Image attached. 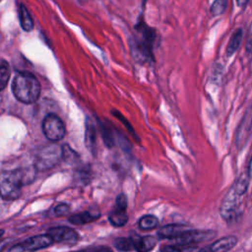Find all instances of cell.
I'll return each instance as SVG.
<instances>
[{
  "label": "cell",
  "mask_w": 252,
  "mask_h": 252,
  "mask_svg": "<svg viewBox=\"0 0 252 252\" xmlns=\"http://www.w3.org/2000/svg\"><path fill=\"white\" fill-rule=\"evenodd\" d=\"M30 168H19L0 173V195L5 200H15L21 195L23 185L33 179Z\"/></svg>",
  "instance_id": "6da1fadb"
},
{
  "label": "cell",
  "mask_w": 252,
  "mask_h": 252,
  "mask_svg": "<svg viewBox=\"0 0 252 252\" xmlns=\"http://www.w3.org/2000/svg\"><path fill=\"white\" fill-rule=\"evenodd\" d=\"M12 91L18 100L23 103H32L37 100L40 94L38 80L31 73H18L12 85Z\"/></svg>",
  "instance_id": "7a4b0ae2"
},
{
  "label": "cell",
  "mask_w": 252,
  "mask_h": 252,
  "mask_svg": "<svg viewBox=\"0 0 252 252\" xmlns=\"http://www.w3.org/2000/svg\"><path fill=\"white\" fill-rule=\"evenodd\" d=\"M241 198L242 196L238 195L231 186L223 198L220 208V215L223 220L230 223L235 222L240 218L242 215Z\"/></svg>",
  "instance_id": "3957f363"
},
{
  "label": "cell",
  "mask_w": 252,
  "mask_h": 252,
  "mask_svg": "<svg viewBox=\"0 0 252 252\" xmlns=\"http://www.w3.org/2000/svg\"><path fill=\"white\" fill-rule=\"evenodd\" d=\"M217 235V231L213 229H187L180 236L172 239L173 244L177 245H193L213 239Z\"/></svg>",
  "instance_id": "277c9868"
},
{
  "label": "cell",
  "mask_w": 252,
  "mask_h": 252,
  "mask_svg": "<svg viewBox=\"0 0 252 252\" xmlns=\"http://www.w3.org/2000/svg\"><path fill=\"white\" fill-rule=\"evenodd\" d=\"M42 131L49 141L57 142L64 138L66 128L61 118L55 114H48L42 121Z\"/></svg>",
  "instance_id": "5b68a950"
},
{
  "label": "cell",
  "mask_w": 252,
  "mask_h": 252,
  "mask_svg": "<svg viewBox=\"0 0 252 252\" xmlns=\"http://www.w3.org/2000/svg\"><path fill=\"white\" fill-rule=\"evenodd\" d=\"M62 157V149H59L56 145H50L41 150L36 158L35 166L40 169H48L54 166Z\"/></svg>",
  "instance_id": "8992f818"
},
{
  "label": "cell",
  "mask_w": 252,
  "mask_h": 252,
  "mask_svg": "<svg viewBox=\"0 0 252 252\" xmlns=\"http://www.w3.org/2000/svg\"><path fill=\"white\" fill-rule=\"evenodd\" d=\"M252 132V106L249 107L243 115L235 134V145L240 150L248 142Z\"/></svg>",
  "instance_id": "52a82bcc"
},
{
  "label": "cell",
  "mask_w": 252,
  "mask_h": 252,
  "mask_svg": "<svg viewBox=\"0 0 252 252\" xmlns=\"http://www.w3.org/2000/svg\"><path fill=\"white\" fill-rule=\"evenodd\" d=\"M53 243L52 238L49 236V234H41L30 237L23 241L22 243L17 244L16 246L12 247L11 250H18V251H34L39 250L45 247L50 246Z\"/></svg>",
  "instance_id": "ba28073f"
},
{
  "label": "cell",
  "mask_w": 252,
  "mask_h": 252,
  "mask_svg": "<svg viewBox=\"0 0 252 252\" xmlns=\"http://www.w3.org/2000/svg\"><path fill=\"white\" fill-rule=\"evenodd\" d=\"M47 233L52 238L53 242L64 243L68 245H73L77 243L79 239L78 233L74 229L67 226H58L50 228L47 231Z\"/></svg>",
  "instance_id": "9c48e42d"
},
{
  "label": "cell",
  "mask_w": 252,
  "mask_h": 252,
  "mask_svg": "<svg viewBox=\"0 0 252 252\" xmlns=\"http://www.w3.org/2000/svg\"><path fill=\"white\" fill-rule=\"evenodd\" d=\"M236 244H237V238L234 235H228V236H224L217 239L212 244H210L205 248H202L201 250L212 251V252H225L234 248Z\"/></svg>",
  "instance_id": "30bf717a"
},
{
  "label": "cell",
  "mask_w": 252,
  "mask_h": 252,
  "mask_svg": "<svg viewBox=\"0 0 252 252\" xmlns=\"http://www.w3.org/2000/svg\"><path fill=\"white\" fill-rule=\"evenodd\" d=\"M189 227L182 223H169L161 226L158 231V238L161 239H174L185 232Z\"/></svg>",
  "instance_id": "8fae6325"
},
{
  "label": "cell",
  "mask_w": 252,
  "mask_h": 252,
  "mask_svg": "<svg viewBox=\"0 0 252 252\" xmlns=\"http://www.w3.org/2000/svg\"><path fill=\"white\" fill-rule=\"evenodd\" d=\"M134 243L135 250L137 251H149L155 247L157 244V238L152 235H146V236H140V235H135L131 237Z\"/></svg>",
  "instance_id": "7c38bea8"
},
{
  "label": "cell",
  "mask_w": 252,
  "mask_h": 252,
  "mask_svg": "<svg viewBox=\"0 0 252 252\" xmlns=\"http://www.w3.org/2000/svg\"><path fill=\"white\" fill-rule=\"evenodd\" d=\"M242 38H243V30L241 28H238L234 31V32L230 36V39L226 47V56L230 57L237 51V49L241 44Z\"/></svg>",
  "instance_id": "4fadbf2b"
},
{
  "label": "cell",
  "mask_w": 252,
  "mask_h": 252,
  "mask_svg": "<svg viewBox=\"0 0 252 252\" xmlns=\"http://www.w3.org/2000/svg\"><path fill=\"white\" fill-rule=\"evenodd\" d=\"M249 181H250V176H249V173L248 171H243L241 172L238 177L235 179L234 183L232 184V187L234 189V191L240 195V196H243L247 189H248V186H249Z\"/></svg>",
  "instance_id": "5bb4252c"
},
{
  "label": "cell",
  "mask_w": 252,
  "mask_h": 252,
  "mask_svg": "<svg viewBox=\"0 0 252 252\" xmlns=\"http://www.w3.org/2000/svg\"><path fill=\"white\" fill-rule=\"evenodd\" d=\"M100 216L99 212L94 214L92 212H84V213H80L77 215H73L69 218V221L75 224H85L91 221H94V220L98 219Z\"/></svg>",
  "instance_id": "9a60e30c"
},
{
  "label": "cell",
  "mask_w": 252,
  "mask_h": 252,
  "mask_svg": "<svg viewBox=\"0 0 252 252\" xmlns=\"http://www.w3.org/2000/svg\"><path fill=\"white\" fill-rule=\"evenodd\" d=\"M108 220L112 225L122 226L126 224V222L128 221V216L126 214V211L118 210L115 208L110 212L108 216Z\"/></svg>",
  "instance_id": "2e32d148"
},
{
  "label": "cell",
  "mask_w": 252,
  "mask_h": 252,
  "mask_svg": "<svg viewBox=\"0 0 252 252\" xmlns=\"http://www.w3.org/2000/svg\"><path fill=\"white\" fill-rule=\"evenodd\" d=\"M19 17H20V22L22 25V28L25 31H32L33 28V22L32 19L27 10V8L24 5L20 6L19 9Z\"/></svg>",
  "instance_id": "e0dca14e"
},
{
  "label": "cell",
  "mask_w": 252,
  "mask_h": 252,
  "mask_svg": "<svg viewBox=\"0 0 252 252\" xmlns=\"http://www.w3.org/2000/svg\"><path fill=\"white\" fill-rule=\"evenodd\" d=\"M158 225V220L153 215H146L139 220V227L143 230H151Z\"/></svg>",
  "instance_id": "ac0fdd59"
},
{
  "label": "cell",
  "mask_w": 252,
  "mask_h": 252,
  "mask_svg": "<svg viewBox=\"0 0 252 252\" xmlns=\"http://www.w3.org/2000/svg\"><path fill=\"white\" fill-rule=\"evenodd\" d=\"M10 76H11L10 66L6 61L2 60L0 62V92L6 88L9 82Z\"/></svg>",
  "instance_id": "d6986e66"
},
{
  "label": "cell",
  "mask_w": 252,
  "mask_h": 252,
  "mask_svg": "<svg viewBox=\"0 0 252 252\" xmlns=\"http://www.w3.org/2000/svg\"><path fill=\"white\" fill-rule=\"evenodd\" d=\"M114 245L118 250L121 251H129V250H135L134 243L131 237H119L116 238L114 241Z\"/></svg>",
  "instance_id": "ffe728a7"
},
{
  "label": "cell",
  "mask_w": 252,
  "mask_h": 252,
  "mask_svg": "<svg viewBox=\"0 0 252 252\" xmlns=\"http://www.w3.org/2000/svg\"><path fill=\"white\" fill-rule=\"evenodd\" d=\"M227 6V0H215L211 5L210 11L213 16H220L224 13Z\"/></svg>",
  "instance_id": "44dd1931"
},
{
  "label": "cell",
  "mask_w": 252,
  "mask_h": 252,
  "mask_svg": "<svg viewBox=\"0 0 252 252\" xmlns=\"http://www.w3.org/2000/svg\"><path fill=\"white\" fill-rule=\"evenodd\" d=\"M86 144H87L88 148L90 149V151L94 149V146H95V130H94V127L92 123L87 125Z\"/></svg>",
  "instance_id": "7402d4cb"
},
{
  "label": "cell",
  "mask_w": 252,
  "mask_h": 252,
  "mask_svg": "<svg viewBox=\"0 0 252 252\" xmlns=\"http://www.w3.org/2000/svg\"><path fill=\"white\" fill-rule=\"evenodd\" d=\"M62 158L67 161H75L78 158L77 154L67 145L62 148Z\"/></svg>",
  "instance_id": "603a6c76"
},
{
  "label": "cell",
  "mask_w": 252,
  "mask_h": 252,
  "mask_svg": "<svg viewBox=\"0 0 252 252\" xmlns=\"http://www.w3.org/2000/svg\"><path fill=\"white\" fill-rule=\"evenodd\" d=\"M115 208L118 210H123L126 211L127 208V199L124 194H120L117 196L115 200Z\"/></svg>",
  "instance_id": "cb8c5ba5"
},
{
  "label": "cell",
  "mask_w": 252,
  "mask_h": 252,
  "mask_svg": "<svg viewBox=\"0 0 252 252\" xmlns=\"http://www.w3.org/2000/svg\"><path fill=\"white\" fill-rule=\"evenodd\" d=\"M70 211V207L69 205L67 204H59L55 207L54 209V213L56 216H59V217H63V216H66Z\"/></svg>",
  "instance_id": "d4e9b609"
},
{
  "label": "cell",
  "mask_w": 252,
  "mask_h": 252,
  "mask_svg": "<svg viewBox=\"0 0 252 252\" xmlns=\"http://www.w3.org/2000/svg\"><path fill=\"white\" fill-rule=\"evenodd\" d=\"M245 51H246V54H247L248 56H251V57H252V36L249 37V39H248L247 42H246Z\"/></svg>",
  "instance_id": "484cf974"
},
{
  "label": "cell",
  "mask_w": 252,
  "mask_h": 252,
  "mask_svg": "<svg viewBox=\"0 0 252 252\" xmlns=\"http://www.w3.org/2000/svg\"><path fill=\"white\" fill-rule=\"evenodd\" d=\"M247 171H248V173H249L250 179H252V155H251V158H250V160H249V163H248Z\"/></svg>",
  "instance_id": "4316f807"
},
{
  "label": "cell",
  "mask_w": 252,
  "mask_h": 252,
  "mask_svg": "<svg viewBox=\"0 0 252 252\" xmlns=\"http://www.w3.org/2000/svg\"><path fill=\"white\" fill-rule=\"evenodd\" d=\"M249 0H236V3L239 7H245Z\"/></svg>",
  "instance_id": "83f0119b"
},
{
  "label": "cell",
  "mask_w": 252,
  "mask_h": 252,
  "mask_svg": "<svg viewBox=\"0 0 252 252\" xmlns=\"http://www.w3.org/2000/svg\"><path fill=\"white\" fill-rule=\"evenodd\" d=\"M3 234H4V230H3V229H0V238L2 237Z\"/></svg>",
  "instance_id": "f1b7e54d"
}]
</instances>
